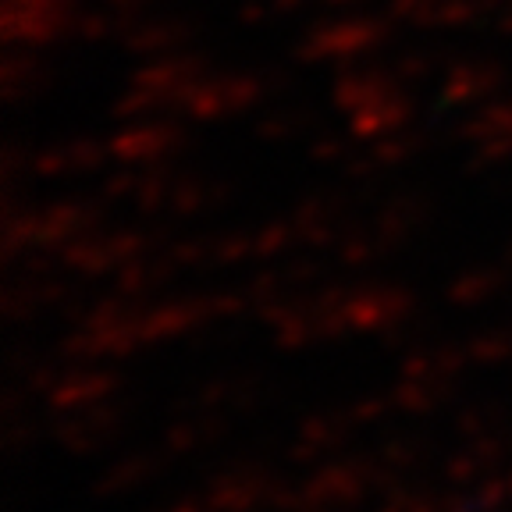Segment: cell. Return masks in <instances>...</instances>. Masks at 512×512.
I'll list each match as a JSON object with an SVG mask.
<instances>
[{"label": "cell", "mask_w": 512, "mask_h": 512, "mask_svg": "<svg viewBox=\"0 0 512 512\" xmlns=\"http://www.w3.org/2000/svg\"><path fill=\"white\" fill-rule=\"evenodd\" d=\"M107 388V377H89V374H75L72 381L64 384V388H57L54 392V402H61V406H72V402H89L96 399V395Z\"/></svg>", "instance_id": "1"}, {"label": "cell", "mask_w": 512, "mask_h": 512, "mask_svg": "<svg viewBox=\"0 0 512 512\" xmlns=\"http://www.w3.org/2000/svg\"><path fill=\"white\" fill-rule=\"evenodd\" d=\"M505 495V488L502 484H484V488H480V505H484V509H491V505H498V498Z\"/></svg>", "instance_id": "2"}]
</instances>
